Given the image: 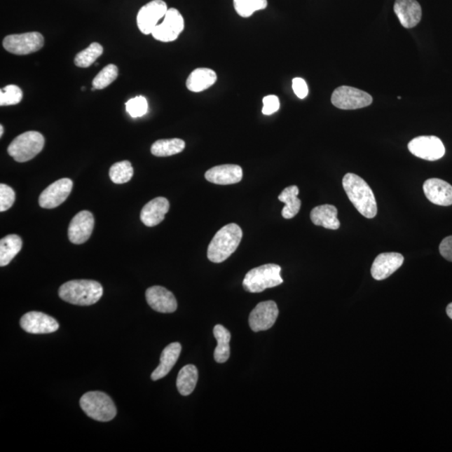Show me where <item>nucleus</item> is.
<instances>
[{"mask_svg":"<svg viewBox=\"0 0 452 452\" xmlns=\"http://www.w3.org/2000/svg\"><path fill=\"white\" fill-rule=\"evenodd\" d=\"M205 177L209 182L215 184H234L240 182L242 179L243 171L239 165H219L206 172Z\"/></svg>","mask_w":452,"mask_h":452,"instance_id":"nucleus-20","label":"nucleus"},{"mask_svg":"<svg viewBox=\"0 0 452 452\" xmlns=\"http://www.w3.org/2000/svg\"><path fill=\"white\" fill-rule=\"evenodd\" d=\"M146 299L154 311L171 313L178 308L177 300L171 292L160 286L149 287L146 291Z\"/></svg>","mask_w":452,"mask_h":452,"instance_id":"nucleus-16","label":"nucleus"},{"mask_svg":"<svg viewBox=\"0 0 452 452\" xmlns=\"http://www.w3.org/2000/svg\"><path fill=\"white\" fill-rule=\"evenodd\" d=\"M169 210V200L163 197L155 198L144 206L140 214L141 221L146 226H156L165 219Z\"/></svg>","mask_w":452,"mask_h":452,"instance_id":"nucleus-21","label":"nucleus"},{"mask_svg":"<svg viewBox=\"0 0 452 452\" xmlns=\"http://www.w3.org/2000/svg\"><path fill=\"white\" fill-rule=\"evenodd\" d=\"M73 182L70 179H62L49 185L39 197L41 208L54 209L64 203L72 191Z\"/></svg>","mask_w":452,"mask_h":452,"instance_id":"nucleus-13","label":"nucleus"},{"mask_svg":"<svg viewBox=\"0 0 452 452\" xmlns=\"http://www.w3.org/2000/svg\"><path fill=\"white\" fill-rule=\"evenodd\" d=\"M278 315L279 310L275 301H261L249 314V327L254 331L268 330L275 324Z\"/></svg>","mask_w":452,"mask_h":452,"instance_id":"nucleus-12","label":"nucleus"},{"mask_svg":"<svg viewBox=\"0 0 452 452\" xmlns=\"http://www.w3.org/2000/svg\"><path fill=\"white\" fill-rule=\"evenodd\" d=\"M44 37L39 32L11 34L4 39L3 46L8 53L25 55L40 50L44 46Z\"/></svg>","mask_w":452,"mask_h":452,"instance_id":"nucleus-8","label":"nucleus"},{"mask_svg":"<svg viewBox=\"0 0 452 452\" xmlns=\"http://www.w3.org/2000/svg\"><path fill=\"white\" fill-rule=\"evenodd\" d=\"M45 146V137L41 132L29 131L15 137L8 146V153L16 162L32 160Z\"/></svg>","mask_w":452,"mask_h":452,"instance_id":"nucleus-6","label":"nucleus"},{"mask_svg":"<svg viewBox=\"0 0 452 452\" xmlns=\"http://www.w3.org/2000/svg\"><path fill=\"white\" fill-rule=\"evenodd\" d=\"M439 249H440L441 255L446 260L452 261V235L447 236L441 241Z\"/></svg>","mask_w":452,"mask_h":452,"instance_id":"nucleus-39","label":"nucleus"},{"mask_svg":"<svg viewBox=\"0 0 452 452\" xmlns=\"http://www.w3.org/2000/svg\"><path fill=\"white\" fill-rule=\"evenodd\" d=\"M242 235V231L236 224L223 226L209 245L208 259L214 263L227 260L238 248Z\"/></svg>","mask_w":452,"mask_h":452,"instance_id":"nucleus-3","label":"nucleus"},{"mask_svg":"<svg viewBox=\"0 0 452 452\" xmlns=\"http://www.w3.org/2000/svg\"><path fill=\"white\" fill-rule=\"evenodd\" d=\"M447 315L452 320V303L447 306L446 308Z\"/></svg>","mask_w":452,"mask_h":452,"instance_id":"nucleus-40","label":"nucleus"},{"mask_svg":"<svg viewBox=\"0 0 452 452\" xmlns=\"http://www.w3.org/2000/svg\"><path fill=\"white\" fill-rule=\"evenodd\" d=\"M281 270L278 265L266 264L249 270L244 278V289L252 294H260L268 288L281 285L283 282Z\"/></svg>","mask_w":452,"mask_h":452,"instance_id":"nucleus-4","label":"nucleus"},{"mask_svg":"<svg viewBox=\"0 0 452 452\" xmlns=\"http://www.w3.org/2000/svg\"><path fill=\"white\" fill-rule=\"evenodd\" d=\"M236 13L243 18H248L258 11L268 7V0H234Z\"/></svg>","mask_w":452,"mask_h":452,"instance_id":"nucleus-31","label":"nucleus"},{"mask_svg":"<svg viewBox=\"0 0 452 452\" xmlns=\"http://www.w3.org/2000/svg\"><path fill=\"white\" fill-rule=\"evenodd\" d=\"M280 109L279 98L275 95H269L263 98V109L262 114L264 115H273Z\"/></svg>","mask_w":452,"mask_h":452,"instance_id":"nucleus-37","label":"nucleus"},{"mask_svg":"<svg viewBox=\"0 0 452 452\" xmlns=\"http://www.w3.org/2000/svg\"><path fill=\"white\" fill-rule=\"evenodd\" d=\"M394 11L404 28H414L421 20L422 10L416 0H396Z\"/></svg>","mask_w":452,"mask_h":452,"instance_id":"nucleus-19","label":"nucleus"},{"mask_svg":"<svg viewBox=\"0 0 452 452\" xmlns=\"http://www.w3.org/2000/svg\"><path fill=\"white\" fill-rule=\"evenodd\" d=\"M331 102L339 109L355 110L371 105L373 97L364 90L343 85L334 90Z\"/></svg>","mask_w":452,"mask_h":452,"instance_id":"nucleus-7","label":"nucleus"},{"mask_svg":"<svg viewBox=\"0 0 452 452\" xmlns=\"http://www.w3.org/2000/svg\"><path fill=\"white\" fill-rule=\"evenodd\" d=\"M80 406L90 418L97 421H110L117 415L113 399L101 391H90L83 395Z\"/></svg>","mask_w":452,"mask_h":452,"instance_id":"nucleus-5","label":"nucleus"},{"mask_svg":"<svg viewBox=\"0 0 452 452\" xmlns=\"http://www.w3.org/2000/svg\"><path fill=\"white\" fill-rule=\"evenodd\" d=\"M199 374L195 365L188 364L180 369L178 374L177 388L179 393L184 396H188L195 390Z\"/></svg>","mask_w":452,"mask_h":452,"instance_id":"nucleus-28","label":"nucleus"},{"mask_svg":"<svg viewBox=\"0 0 452 452\" xmlns=\"http://www.w3.org/2000/svg\"><path fill=\"white\" fill-rule=\"evenodd\" d=\"M217 81V75L209 68H197L189 76L187 88L193 93H201L207 90Z\"/></svg>","mask_w":452,"mask_h":452,"instance_id":"nucleus-24","label":"nucleus"},{"mask_svg":"<svg viewBox=\"0 0 452 452\" xmlns=\"http://www.w3.org/2000/svg\"><path fill=\"white\" fill-rule=\"evenodd\" d=\"M109 176L114 183L122 184L130 181L133 176V169L131 163L122 161L114 163L111 167Z\"/></svg>","mask_w":452,"mask_h":452,"instance_id":"nucleus-32","label":"nucleus"},{"mask_svg":"<svg viewBox=\"0 0 452 452\" xmlns=\"http://www.w3.org/2000/svg\"><path fill=\"white\" fill-rule=\"evenodd\" d=\"M408 149L415 156L428 161H437L446 153L444 144L436 136L415 137L409 143Z\"/></svg>","mask_w":452,"mask_h":452,"instance_id":"nucleus-9","label":"nucleus"},{"mask_svg":"<svg viewBox=\"0 0 452 452\" xmlns=\"http://www.w3.org/2000/svg\"><path fill=\"white\" fill-rule=\"evenodd\" d=\"M184 149L185 143L182 139H161L152 145L151 153L157 157H169L182 152Z\"/></svg>","mask_w":452,"mask_h":452,"instance_id":"nucleus-29","label":"nucleus"},{"mask_svg":"<svg viewBox=\"0 0 452 452\" xmlns=\"http://www.w3.org/2000/svg\"><path fill=\"white\" fill-rule=\"evenodd\" d=\"M103 294L100 283L92 280H73L64 283L59 289V296L67 303L78 306L97 303Z\"/></svg>","mask_w":452,"mask_h":452,"instance_id":"nucleus-2","label":"nucleus"},{"mask_svg":"<svg viewBox=\"0 0 452 452\" xmlns=\"http://www.w3.org/2000/svg\"><path fill=\"white\" fill-rule=\"evenodd\" d=\"M214 336L217 340V347L214 352V360L219 364L226 363L231 355L230 341L231 334L230 331L222 325H217L214 328Z\"/></svg>","mask_w":452,"mask_h":452,"instance_id":"nucleus-25","label":"nucleus"},{"mask_svg":"<svg viewBox=\"0 0 452 452\" xmlns=\"http://www.w3.org/2000/svg\"><path fill=\"white\" fill-rule=\"evenodd\" d=\"M81 90H85V87L81 88Z\"/></svg>","mask_w":452,"mask_h":452,"instance_id":"nucleus-42","label":"nucleus"},{"mask_svg":"<svg viewBox=\"0 0 452 452\" xmlns=\"http://www.w3.org/2000/svg\"><path fill=\"white\" fill-rule=\"evenodd\" d=\"M22 240L17 235H8L0 240V266L11 263L22 248Z\"/></svg>","mask_w":452,"mask_h":452,"instance_id":"nucleus-27","label":"nucleus"},{"mask_svg":"<svg viewBox=\"0 0 452 452\" xmlns=\"http://www.w3.org/2000/svg\"><path fill=\"white\" fill-rule=\"evenodd\" d=\"M15 201V193L14 189L6 184H0V211L11 209Z\"/></svg>","mask_w":452,"mask_h":452,"instance_id":"nucleus-36","label":"nucleus"},{"mask_svg":"<svg viewBox=\"0 0 452 452\" xmlns=\"http://www.w3.org/2000/svg\"><path fill=\"white\" fill-rule=\"evenodd\" d=\"M118 68L114 64H107L98 73L93 81V87L96 90L104 89L118 78Z\"/></svg>","mask_w":452,"mask_h":452,"instance_id":"nucleus-33","label":"nucleus"},{"mask_svg":"<svg viewBox=\"0 0 452 452\" xmlns=\"http://www.w3.org/2000/svg\"><path fill=\"white\" fill-rule=\"evenodd\" d=\"M348 199L363 217L373 219L377 214V203L373 191L359 175L348 173L343 179Z\"/></svg>","mask_w":452,"mask_h":452,"instance_id":"nucleus-1","label":"nucleus"},{"mask_svg":"<svg viewBox=\"0 0 452 452\" xmlns=\"http://www.w3.org/2000/svg\"><path fill=\"white\" fill-rule=\"evenodd\" d=\"M102 53L103 47L99 43L94 42L87 49L76 55L75 64L81 68L89 67L101 57Z\"/></svg>","mask_w":452,"mask_h":452,"instance_id":"nucleus-30","label":"nucleus"},{"mask_svg":"<svg viewBox=\"0 0 452 452\" xmlns=\"http://www.w3.org/2000/svg\"><path fill=\"white\" fill-rule=\"evenodd\" d=\"M299 189L296 185H292L284 189L281 195L278 196V200L285 206L282 211L283 218L289 219L296 217L301 209V200L299 199Z\"/></svg>","mask_w":452,"mask_h":452,"instance_id":"nucleus-26","label":"nucleus"},{"mask_svg":"<svg viewBox=\"0 0 452 452\" xmlns=\"http://www.w3.org/2000/svg\"><path fill=\"white\" fill-rule=\"evenodd\" d=\"M184 29V20L178 10L171 8L167 10L161 24L154 28L152 36L155 40L171 42L177 40Z\"/></svg>","mask_w":452,"mask_h":452,"instance_id":"nucleus-10","label":"nucleus"},{"mask_svg":"<svg viewBox=\"0 0 452 452\" xmlns=\"http://www.w3.org/2000/svg\"><path fill=\"white\" fill-rule=\"evenodd\" d=\"M94 223L93 214L90 211L83 210L76 214L68 229L71 242L76 245L87 242L92 235Z\"/></svg>","mask_w":452,"mask_h":452,"instance_id":"nucleus-15","label":"nucleus"},{"mask_svg":"<svg viewBox=\"0 0 452 452\" xmlns=\"http://www.w3.org/2000/svg\"><path fill=\"white\" fill-rule=\"evenodd\" d=\"M182 347L179 343H170L163 350L160 357V364L151 374V378L153 381L160 380L165 377L167 374L174 368L176 362L178 361Z\"/></svg>","mask_w":452,"mask_h":452,"instance_id":"nucleus-22","label":"nucleus"},{"mask_svg":"<svg viewBox=\"0 0 452 452\" xmlns=\"http://www.w3.org/2000/svg\"><path fill=\"white\" fill-rule=\"evenodd\" d=\"M148 109L147 99L143 96L132 98L126 103L128 114L133 118L143 117L147 114Z\"/></svg>","mask_w":452,"mask_h":452,"instance_id":"nucleus-35","label":"nucleus"},{"mask_svg":"<svg viewBox=\"0 0 452 452\" xmlns=\"http://www.w3.org/2000/svg\"><path fill=\"white\" fill-rule=\"evenodd\" d=\"M4 135V127L3 125H0V137H2Z\"/></svg>","mask_w":452,"mask_h":452,"instance_id":"nucleus-41","label":"nucleus"},{"mask_svg":"<svg viewBox=\"0 0 452 452\" xmlns=\"http://www.w3.org/2000/svg\"><path fill=\"white\" fill-rule=\"evenodd\" d=\"M311 221L317 226H322L326 229L338 230L340 222L338 219V210L334 205H322L317 206L311 211Z\"/></svg>","mask_w":452,"mask_h":452,"instance_id":"nucleus-23","label":"nucleus"},{"mask_svg":"<svg viewBox=\"0 0 452 452\" xmlns=\"http://www.w3.org/2000/svg\"><path fill=\"white\" fill-rule=\"evenodd\" d=\"M167 10V4L163 0H153L142 7L137 15V27L140 32L144 34H152Z\"/></svg>","mask_w":452,"mask_h":452,"instance_id":"nucleus-11","label":"nucleus"},{"mask_svg":"<svg viewBox=\"0 0 452 452\" xmlns=\"http://www.w3.org/2000/svg\"><path fill=\"white\" fill-rule=\"evenodd\" d=\"M292 89H294L296 96L300 99H304L308 95V84L301 77H296L292 80Z\"/></svg>","mask_w":452,"mask_h":452,"instance_id":"nucleus-38","label":"nucleus"},{"mask_svg":"<svg viewBox=\"0 0 452 452\" xmlns=\"http://www.w3.org/2000/svg\"><path fill=\"white\" fill-rule=\"evenodd\" d=\"M23 92L18 85H8L0 90V106H12L19 104L22 100Z\"/></svg>","mask_w":452,"mask_h":452,"instance_id":"nucleus-34","label":"nucleus"},{"mask_svg":"<svg viewBox=\"0 0 452 452\" xmlns=\"http://www.w3.org/2000/svg\"><path fill=\"white\" fill-rule=\"evenodd\" d=\"M423 191L426 198L434 205H452V186L444 180L429 179L424 183Z\"/></svg>","mask_w":452,"mask_h":452,"instance_id":"nucleus-18","label":"nucleus"},{"mask_svg":"<svg viewBox=\"0 0 452 452\" xmlns=\"http://www.w3.org/2000/svg\"><path fill=\"white\" fill-rule=\"evenodd\" d=\"M20 326L25 331L32 334L55 333L59 324L54 317L40 312H29L21 317Z\"/></svg>","mask_w":452,"mask_h":452,"instance_id":"nucleus-14","label":"nucleus"},{"mask_svg":"<svg viewBox=\"0 0 452 452\" xmlns=\"http://www.w3.org/2000/svg\"><path fill=\"white\" fill-rule=\"evenodd\" d=\"M404 263V256L397 252L380 254L374 260L371 268L372 277L382 281L390 277Z\"/></svg>","mask_w":452,"mask_h":452,"instance_id":"nucleus-17","label":"nucleus"}]
</instances>
